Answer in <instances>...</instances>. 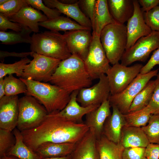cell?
Here are the masks:
<instances>
[{"mask_svg":"<svg viewBox=\"0 0 159 159\" xmlns=\"http://www.w3.org/2000/svg\"><path fill=\"white\" fill-rule=\"evenodd\" d=\"M89 130L84 123L69 121L58 115L55 111L48 113L37 127L21 132L24 143L35 152L47 143H76Z\"/></svg>","mask_w":159,"mask_h":159,"instance_id":"1","label":"cell"},{"mask_svg":"<svg viewBox=\"0 0 159 159\" xmlns=\"http://www.w3.org/2000/svg\"><path fill=\"white\" fill-rule=\"evenodd\" d=\"M92 80L84 61L72 55L61 61L49 82L71 94L73 91L90 87Z\"/></svg>","mask_w":159,"mask_h":159,"instance_id":"2","label":"cell"},{"mask_svg":"<svg viewBox=\"0 0 159 159\" xmlns=\"http://www.w3.org/2000/svg\"><path fill=\"white\" fill-rule=\"evenodd\" d=\"M20 78L26 84V94L32 96L45 107L48 113L60 111L67 105L70 94L56 85L30 79Z\"/></svg>","mask_w":159,"mask_h":159,"instance_id":"3","label":"cell"},{"mask_svg":"<svg viewBox=\"0 0 159 159\" xmlns=\"http://www.w3.org/2000/svg\"><path fill=\"white\" fill-rule=\"evenodd\" d=\"M61 35L58 32L50 30L34 33L32 36L31 51L60 61L69 58L72 54Z\"/></svg>","mask_w":159,"mask_h":159,"instance_id":"4","label":"cell"},{"mask_svg":"<svg viewBox=\"0 0 159 159\" xmlns=\"http://www.w3.org/2000/svg\"><path fill=\"white\" fill-rule=\"evenodd\" d=\"M100 39L110 63H119L127 43L126 25L117 22L107 25L101 31Z\"/></svg>","mask_w":159,"mask_h":159,"instance_id":"5","label":"cell"},{"mask_svg":"<svg viewBox=\"0 0 159 159\" xmlns=\"http://www.w3.org/2000/svg\"><path fill=\"white\" fill-rule=\"evenodd\" d=\"M48 114L37 100L26 94L19 99L16 128L21 132L36 127L42 122Z\"/></svg>","mask_w":159,"mask_h":159,"instance_id":"6","label":"cell"},{"mask_svg":"<svg viewBox=\"0 0 159 159\" xmlns=\"http://www.w3.org/2000/svg\"><path fill=\"white\" fill-rule=\"evenodd\" d=\"M159 70L158 68L145 74H139L122 91L116 94L110 95L108 100L111 105L115 106L123 114L128 113L135 97L152 78L157 76Z\"/></svg>","mask_w":159,"mask_h":159,"instance_id":"7","label":"cell"},{"mask_svg":"<svg viewBox=\"0 0 159 159\" xmlns=\"http://www.w3.org/2000/svg\"><path fill=\"white\" fill-rule=\"evenodd\" d=\"M33 59L27 64L21 78L46 82L49 80L61 61L32 52Z\"/></svg>","mask_w":159,"mask_h":159,"instance_id":"8","label":"cell"},{"mask_svg":"<svg viewBox=\"0 0 159 159\" xmlns=\"http://www.w3.org/2000/svg\"><path fill=\"white\" fill-rule=\"evenodd\" d=\"M92 34L89 52L84 62L85 68L93 80L106 74L111 66L101 43L100 36L93 33Z\"/></svg>","mask_w":159,"mask_h":159,"instance_id":"9","label":"cell"},{"mask_svg":"<svg viewBox=\"0 0 159 159\" xmlns=\"http://www.w3.org/2000/svg\"><path fill=\"white\" fill-rule=\"evenodd\" d=\"M159 47V32L152 31L148 35L139 39L125 52L121 64L128 66L137 61L144 62L150 53Z\"/></svg>","mask_w":159,"mask_h":159,"instance_id":"10","label":"cell"},{"mask_svg":"<svg viewBox=\"0 0 159 159\" xmlns=\"http://www.w3.org/2000/svg\"><path fill=\"white\" fill-rule=\"evenodd\" d=\"M143 66L140 63L130 66L119 63L112 65L106 74L111 95L118 94L124 90L140 73Z\"/></svg>","mask_w":159,"mask_h":159,"instance_id":"11","label":"cell"},{"mask_svg":"<svg viewBox=\"0 0 159 159\" xmlns=\"http://www.w3.org/2000/svg\"><path fill=\"white\" fill-rule=\"evenodd\" d=\"M99 79V82L92 87L84 88L79 90L77 100L81 106L86 107L100 105L108 100L111 94L107 76L103 74Z\"/></svg>","mask_w":159,"mask_h":159,"instance_id":"12","label":"cell"},{"mask_svg":"<svg viewBox=\"0 0 159 159\" xmlns=\"http://www.w3.org/2000/svg\"><path fill=\"white\" fill-rule=\"evenodd\" d=\"M91 30L84 29L68 31L61 35L71 54L83 61L87 55L92 41Z\"/></svg>","mask_w":159,"mask_h":159,"instance_id":"13","label":"cell"},{"mask_svg":"<svg viewBox=\"0 0 159 159\" xmlns=\"http://www.w3.org/2000/svg\"><path fill=\"white\" fill-rule=\"evenodd\" d=\"M134 11L126 25L127 43L125 50L132 47L139 39L147 36L152 32L146 24L138 0H133Z\"/></svg>","mask_w":159,"mask_h":159,"instance_id":"14","label":"cell"},{"mask_svg":"<svg viewBox=\"0 0 159 159\" xmlns=\"http://www.w3.org/2000/svg\"><path fill=\"white\" fill-rule=\"evenodd\" d=\"M19 99L16 95H5L0 99V129L12 132L16 127Z\"/></svg>","mask_w":159,"mask_h":159,"instance_id":"15","label":"cell"},{"mask_svg":"<svg viewBox=\"0 0 159 159\" xmlns=\"http://www.w3.org/2000/svg\"><path fill=\"white\" fill-rule=\"evenodd\" d=\"M111 106L109 101L106 100L97 108L85 115L84 123L94 134L97 139L102 135L105 123L111 114Z\"/></svg>","mask_w":159,"mask_h":159,"instance_id":"16","label":"cell"},{"mask_svg":"<svg viewBox=\"0 0 159 159\" xmlns=\"http://www.w3.org/2000/svg\"><path fill=\"white\" fill-rule=\"evenodd\" d=\"M79 90L72 92L70 94V99L66 106L60 111H56V114L66 120L76 123L83 122V116L95 109L100 105H92L84 107L80 105L77 98Z\"/></svg>","mask_w":159,"mask_h":159,"instance_id":"17","label":"cell"},{"mask_svg":"<svg viewBox=\"0 0 159 159\" xmlns=\"http://www.w3.org/2000/svg\"><path fill=\"white\" fill-rule=\"evenodd\" d=\"M8 18L11 21L28 27L35 33L39 32V23L48 19L45 15L29 5L24 6L16 14Z\"/></svg>","mask_w":159,"mask_h":159,"instance_id":"18","label":"cell"},{"mask_svg":"<svg viewBox=\"0 0 159 159\" xmlns=\"http://www.w3.org/2000/svg\"><path fill=\"white\" fill-rule=\"evenodd\" d=\"M43 1L49 8L57 9L61 13L72 18L81 25L92 29L91 21L81 10L78 1L73 4H63L57 0H43Z\"/></svg>","mask_w":159,"mask_h":159,"instance_id":"19","label":"cell"},{"mask_svg":"<svg viewBox=\"0 0 159 159\" xmlns=\"http://www.w3.org/2000/svg\"><path fill=\"white\" fill-rule=\"evenodd\" d=\"M112 112L104 125L102 135L115 143H120L122 129L125 125L124 114L115 106L111 105Z\"/></svg>","mask_w":159,"mask_h":159,"instance_id":"20","label":"cell"},{"mask_svg":"<svg viewBox=\"0 0 159 159\" xmlns=\"http://www.w3.org/2000/svg\"><path fill=\"white\" fill-rule=\"evenodd\" d=\"M97 138L90 130L78 142L71 154L72 159H100Z\"/></svg>","mask_w":159,"mask_h":159,"instance_id":"21","label":"cell"},{"mask_svg":"<svg viewBox=\"0 0 159 159\" xmlns=\"http://www.w3.org/2000/svg\"><path fill=\"white\" fill-rule=\"evenodd\" d=\"M120 143L124 148H145L150 143L141 127L126 126L122 129Z\"/></svg>","mask_w":159,"mask_h":159,"instance_id":"22","label":"cell"},{"mask_svg":"<svg viewBox=\"0 0 159 159\" xmlns=\"http://www.w3.org/2000/svg\"><path fill=\"white\" fill-rule=\"evenodd\" d=\"M116 22L109 11L107 0H96L93 21L92 33L100 36L102 29L106 26Z\"/></svg>","mask_w":159,"mask_h":159,"instance_id":"23","label":"cell"},{"mask_svg":"<svg viewBox=\"0 0 159 159\" xmlns=\"http://www.w3.org/2000/svg\"><path fill=\"white\" fill-rule=\"evenodd\" d=\"M107 2L110 13L117 23L124 24L133 15V0H108Z\"/></svg>","mask_w":159,"mask_h":159,"instance_id":"24","label":"cell"},{"mask_svg":"<svg viewBox=\"0 0 159 159\" xmlns=\"http://www.w3.org/2000/svg\"><path fill=\"white\" fill-rule=\"evenodd\" d=\"M76 143H48L41 145L36 150L39 159L59 157L70 155L74 150Z\"/></svg>","mask_w":159,"mask_h":159,"instance_id":"25","label":"cell"},{"mask_svg":"<svg viewBox=\"0 0 159 159\" xmlns=\"http://www.w3.org/2000/svg\"><path fill=\"white\" fill-rule=\"evenodd\" d=\"M96 144L100 159H122L124 148L120 143H115L102 135L97 139Z\"/></svg>","mask_w":159,"mask_h":159,"instance_id":"26","label":"cell"},{"mask_svg":"<svg viewBox=\"0 0 159 159\" xmlns=\"http://www.w3.org/2000/svg\"><path fill=\"white\" fill-rule=\"evenodd\" d=\"M39 26L50 31L57 32L62 31L65 32L78 29H89L81 25L68 17L61 16L39 22Z\"/></svg>","mask_w":159,"mask_h":159,"instance_id":"27","label":"cell"},{"mask_svg":"<svg viewBox=\"0 0 159 159\" xmlns=\"http://www.w3.org/2000/svg\"><path fill=\"white\" fill-rule=\"evenodd\" d=\"M13 133L15 137V143L8 152L7 155L13 156L19 159H39L37 154L24 142L21 131L15 128Z\"/></svg>","mask_w":159,"mask_h":159,"instance_id":"28","label":"cell"},{"mask_svg":"<svg viewBox=\"0 0 159 159\" xmlns=\"http://www.w3.org/2000/svg\"><path fill=\"white\" fill-rule=\"evenodd\" d=\"M32 32L29 28L25 26L20 32L0 31V41L2 44L6 45L23 43L31 44L32 38L30 34Z\"/></svg>","mask_w":159,"mask_h":159,"instance_id":"29","label":"cell"},{"mask_svg":"<svg viewBox=\"0 0 159 159\" xmlns=\"http://www.w3.org/2000/svg\"><path fill=\"white\" fill-rule=\"evenodd\" d=\"M155 85V80H150L133 100L128 112L140 110L148 104L153 94Z\"/></svg>","mask_w":159,"mask_h":159,"instance_id":"30","label":"cell"},{"mask_svg":"<svg viewBox=\"0 0 159 159\" xmlns=\"http://www.w3.org/2000/svg\"><path fill=\"white\" fill-rule=\"evenodd\" d=\"M152 114L146 107L124 115L126 126L142 127L146 125Z\"/></svg>","mask_w":159,"mask_h":159,"instance_id":"31","label":"cell"},{"mask_svg":"<svg viewBox=\"0 0 159 159\" xmlns=\"http://www.w3.org/2000/svg\"><path fill=\"white\" fill-rule=\"evenodd\" d=\"M5 95L11 96L24 93L27 92L26 86L19 78L18 79L12 74L6 76L4 78Z\"/></svg>","mask_w":159,"mask_h":159,"instance_id":"32","label":"cell"},{"mask_svg":"<svg viewBox=\"0 0 159 159\" xmlns=\"http://www.w3.org/2000/svg\"><path fill=\"white\" fill-rule=\"evenodd\" d=\"M30 59L27 57L22 58L20 60L11 64L0 63V79L4 78L7 75L15 74L21 77L26 65L30 63Z\"/></svg>","mask_w":159,"mask_h":159,"instance_id":"33","label":"cell"},{"mask_svg":"<svg viewBox=\"0 0 159 159\" xmlns=\"http://www.w3.org/2000/svg\"><path fill=\"white\" fill-rule=\"evenodd\" d=\"M141 128L150 143L159 144V114H152L147 124Z\"/></svg>","mask_w":159,"mask_h":159,"instance_id":"34","label":"cell"},{"mask_svg":"<svg viewBox=\"0 0 159 159\" xmlns=\"http://www.w3.org/2000/svg\"><path fill=\"white\" fill-rule=\"evenodd\" d=\"M28 5L26 0H9L0 5V12L8 18L16 14L24 6Z\"/></svg>","mask_w":159,"mask_h":159,"instance_id":"35","label":"cell"},{"mask_svg":"<svg viewBox=\"0 0 159 159\" xmlns=\"http://www.w3.org/2000/svg\"><path fill=\"white\" fill-rule=\"evenodd\" d=\"M11 132L0 129V157L7 155L9 150L15 143V137Z\"/></svg>","mask_w":159,"mask_h":159,"instance_id":"36","label":"cell"},{"mask_svg":"<svg viewBox=\"0 0 159 159\" xmlns=\"http://www.w3.org/2000/svg\"><path fill=\"white\" fill-rule=\"evenodd\" d=\"M145 21L152 31L159 32V5L143 13Z\"/></svg>","mask_w":159,"mask_h":159,"instance_id":"37","label":"cell"},{"mask_svg":"<svg viewBox=\"0 0 159 159\" xmlns=\"http://www.w3.org/2000/svg\"><path fill=\"white\" fill-rule=\"evenodd\" d=\"M27 3L33 8L41 10L48 19L54 18L60 16L61 13L56 9H51L46 6L42 0H26Z\"/></svg>","mask_w":159,"mask_h":159,"instance_id":"38","label":"cell"},{"mask_svg":"<svg viewBox=\"0 0 159 159\" xmlns=\"http://www.w3.org/2000/svg\"><path fill=\"white\" fill-rule=\"evenodd\" d=\"M155 80V85L151 98L146 107L151 114H159V73Z\"/></svg>","mask_w":159,"mask_h":159,"instance_id":"39","label":"cell"},{"mask_svg":"<svg viewBox=\"0 0 159 159\" xmlns=\"http://www.w3.org/2000/svg\"><path fill=\"white\" fill-rule=\"evenodd\" d=\"M145 148L132 147L124 148L122 159H143L145 157Z\"/></svg>","mask_w":159,"mask_h":159,"instance_id":"40","label":"cell"},{"mask_svg":"<svg viewBox=\"0 0 159 159\" xmlns=\"http://www.w3.org/2000/svg\"><path fill=\"white\" fill-rule=\"evenodd\" d=\"M96 0H78V5L82 11L91 21H93Z\"/></svg>","mask_w":159,"mask_h":159,"instance_id":"41","label":"cell"},{"mask_svg":"<svg viewBox=\"0 0 159 159\" xmlns=\"http://www.w3.org/2000/svg\"><path fill=\"white\" fill-rule=\"evenodd\" d=\"M24 26L19 23L10 21L5 15L0 13V31L6 32L9 29L20 32L22 30Z\"/></svg>","mask_w":159,"mask_h":159,"instance_id":"42","label":"cell"},{"mask_svg":"<svg viewBox=\"0 0 159 159\" xmlns=\"http://www.w3.org/2000/svg\"><path fill=\"white\" fill-rule=\"evenodd\" d=\"M159 65V47L154 50L147 63L141 69L140 73H147L151 71L155 66Z\"/></svg>","mask_w":159,"mask_h":159,"instance_id":"43","label":"cell"},{"mask_svg":"<svg viewBox=\"0 0 159 159\" xmlns=\"http://www.w3.org/2000/svg\"><path fill=\"white\" fill-rule=\"evenodd\" d=\"M145 156L147 159H159V144L150 143L145 148Z\"/></svg>","mask_w":159,"mask_h":159,"instance_id":"44","label":"cell"},{"mask_svg":"<svg viewBox=\"0 0 159 159\" xmlns=\"http://www.w3.org/2000/svg\"><path fill=\"white\" fill-rule=\"evenodd\" d=\"M138 2L142 7V12H147L159 4V0H139Z\"/></svg>","mask_w":159,"mask_h":159,"instance_id":"45","label":"cell"},{"mask_svg":"<svg viewBox=\"0 0 159 159\" xmlns=\"http://www.w3.org/2000/svg\"><path fill=\"white\" fill-rule=\"evenodd\" d=\"M32 52H22L17 53L14 52H9L6 51L1 50L0 51V59L1 63H3L4 59L6 57H13L22 58L26 57L27 56L30 55Z\"/></svg>","mask_w":159,"mask_h":159,"instance_id":"46","label":"cell"},{"mask_svg":"<svg viewBox=\"0 0 159 159\" xmlns=\"http://www.w3.org/2000/svg\"><path fill=\"white\" fill-rule=\"evenodd\" d=\"M5 96L4 78L0 79V99Z\"/></svg>","mask_w":159,"mask_h":159,"instance_id":"47","label":"cell"},{"mask_svg":"<svg viewBox=\"0 0 159 159\" xmlns=\"http://www.w3.org/2000/svg\"><path fill=\"white\" fill-rule=\"evenodd\" d=\"M39 159H72V156L70 154L64 156L49 158Z\"/></svg>","mask_w":159,"mask_h":159,"instance_id":"48","label":"cell"},{"mask_svg":"<svg viewBox=\"0 0 159 159\" xmlns=\"http://www.w3.org/2000/svg\"><path fill=\"white\" fill-rule=\"evenodd\" d=\"M60 2L66 4H73L77 2L78 0H59Z\"/></svg>","mask_w":159,"mask_h":159,"instance_id":"49","label":"cell"},{"mask_svg":"<svg viewBox=\"0 0 159 159\" xmlns=\"http://www.w3.org/2000/svg\"><path fill=\"white\" fill-rule=\"evenodd\" d=\"M0 159H19L16 157H13L5 155L0 157Z\"/></svg>","mask_w":159,"mask_h":159,"instance_id":"50","label":"cell"},{"mask_svg":"<svg viewBox=\"0 0 159 159\" xmlns=\"http://www.w3.org/2000/svg\"><path fill=\"white\" fill-rule=\"evenodd\" d=\"M9 0H0V5H1L5 4L8 2Z\"/></svg>","mask_w":159,"mask_h":159,"instance_id":"51","label":"cell"},{"mask_svg":"<svg viewBox=\"0 0 159 159\" xmlns=\"http://www.w3.org/2000/svg\"><path fill=\"white\" fill-rule=\"evenodd\" d=\"M143 159H147V158H146L145 157Z\"/></svg>","mask_w":159,"mask_h":159,"instance_id":"52","label":"cell"}]
</instances>
